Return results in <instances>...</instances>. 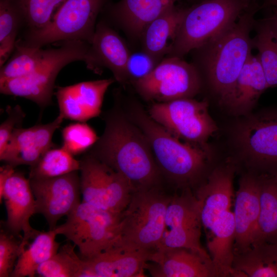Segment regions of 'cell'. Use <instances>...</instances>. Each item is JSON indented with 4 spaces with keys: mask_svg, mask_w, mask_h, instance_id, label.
I'll return each instance as SVG.
<instances>
[{
    "mask_svg": "<svg viewBox=\"0 0 277 277\" xmlns=\"http://www.w3.org/2000/svg\"><path fill=\"white\" fill-rule=\"evenodd\" d=\"M115 103L104 113V131L88 152L124 176L134 192L162 186L163 177L147 137Z\"/></svg>",
    "mask_w": 277,
    "mask_h": 277,
    "instance_id": "obj_1",
    "label": "cell"
},
{
    "mask_svg": "<svg viewBox=\"0 0 277 277\" xmlns=\"http://www.w3.org/2000/svg\"><path fill=\"white\" fill-rule=\"evenodd\" d=\"M127 114L147 137L163 179L175 188L194 191L216 165L208 144H193L176 137L137 102H131Z\"/></svg>",
    "mask_w": 277,
    "mask_h": 277,
    "instance_id": "obj_2",
    "label": "cell"
},
{
    "mask_svg": "<svg viewBox=\"0 0 277 277\" xmlns=\"http://www.w3.org/2000/svg\"><path fill=\"white\" fill-rule=\"evenodd\" d=\"M260 6L253 2L226 30L192 50V63L220 105L252 54L250 33Z\"/></svg>",
    "mask_w": 277,
    "mask_h": 277,
    "instance_id": "obj_3",
    "label": "cell"
},
{
    "mask_svg": "<svg viewBox=\"0 0 277 277\" xmlns=\"http://www.w3.org/2000/svg\"><path fill=\"white\" fill-rule=\"evenodd\" d=\"M171 197L162 186L134 192L121 214L115 238L109 248L129 251L156 249L164 233Z\"/></svg>",
    "mask_w": 277,
    "mask_h": 277,
    "instance_id": "obj_4",
    "label": "cell"
},
{
    "mask_svg": "<svg viewBox=\"0 0 277 277\" xmlns=\"http://www.w3.org/2000/svg\"><path fill=\"white\" fill-rule=\"evenodd\" d=\"M232 129L238 167L258 173H277V107H269L238 117Z\"/></svg>",
    "mask_w": 277,
    "mask_h": 277,
    "instance_id": "obj_5",
    "label": "cell"
},
{
    "mask_svg": "<svg viewBox=\"0 0 277 277\" xmlns=\"http://www.w3.org/2000/svg\"><path fill=\"white\" fill-rule=\"evenodd\" d=\"M254 1L202 0L188 7L167 56L183 58L233 24Z\"/></svg>",
    "mask_w": 277,
    "mask_h": 277,
    "instance_id": "obj_6",
    "label": "cell"
},
{
    "mask_svg": "<svg viewBox=\"0 0 277 277\" xmlns=\"http://www.w3.org/2000/svg\"><path fill=\"white\" fill-rule=\"evenodd\" d=\"M84 62L90 69V44L82 41L63 42L58 48L50 49L44 62L31 73L19 77L0 80V92L5 95L22 97L44 109L52 103L56 77L67 64Z\"/></svg>",
    "mask_w": 277,
    "mask_h": 277,
    "instance_id": "obj_7",
    "label": "cell"
},
{
    "mask_svg": "<svg viewBox=\"0 0 277 277\" xmlns=\"http://www.w3.org/2000/svg\"><path fill=\"white\" fill-rule=\"evenodd\" d=\"M108 0H66L51 22L39 30H29L24 45L41 48L58 41H82L90 44L96 18Z\"/></svg>",
    "mask_w": 277,
    "mask_h": 277,
    "instance_id": "obj_8",
    "label": "cell"
},
{
    "mask_svg": "<svg viewBox=\"0 0 277 277\" xmlns=\"http://www.w3.org/2000/svg\"><path fill=\"white\" fill-rule=\"evenodd\" d=\"M121 214L82 201L67 215L66 222L54 230L78 247L82 259H89L111 245Z\"/></svg>",
    "mask_w": 277,
    "mask_h": 277,
    "instance_id": "obj_9",
    "label": "cell"
},
{
    "mask_svg": "<svg viewBox=\"0 0 277 277\" xmlns=\"http://www.w3.org/2000/svg\"><path fill=\"white\" fill-rule=\"evenodd\" d=\"M132 84L144 100L154 103L193 98L203 86L194 65L176 56L164 57L149 74Z\"/></svg>",
    "mask_w": 277,
    "mask_h": 277,
    "instance_id": "obj_10",
    "label": "cell"
},
{
    "mask_svg": "<svg viewBox=\"0 0 277 277\" xmlns=\"http://www.w3.org/2000/svg\"><path fill=\"white\" fill-rule=\"evenodd\" d=\"M208 108L206 100L183 98L153 103L148 114L176 137L185 142L205 145L218 130Z\"/></svg>",
    "mask_w": 277,
    "mask_h": 277,
    "instance_id": "obj_11",
    "label": "cell"
},
{
    "mask_svg": "<svg viewBox=\"0 0 277 277\" xmlns=\"http://www.w3.org/2000/svg\"><path fill=\"white\" fill-rule=\"evenodd\" d=\"M80 171L82 202L122 214L134 192L129 181L88 152L80 160Z\"/></svg>",
    "mask_w": 277,
    "mask_h": 277,
    "instance_id": "obj_12",
    "label": "cell"
},
{
    "mask_svg": "<svg viewBox=\"0 0 277 277\" xmlns=\"http://www.w3.org/2000/svg\"><path fill=\"white\" fill-rule=\"evenodd\" d=\"M202 227L198 203L191 189L171 195L165 219L163 236L157 248L184 247L207 256L200 238Z\"/></svg>",
    "mask_w": 277,
    "mask_h": 277,
    "instance_id": "obj_13",
    "label": "cell"
},
{
    "mask_svg": "<svg viewBox=\"0 0 277 277\" xmlns=\"http://www.w3.org/2000/svg\"><path fill=\"white\" fill-rule=\"evenodd\" d=\"M77 172L48 179H29L35 200L36 212L44 216L49 230L54 229L57 221L81 202Z\"/></svg>",
    "mask_w": 277,
    "mask_h": 277,
    "instance_id": "obj_14",
    "label": "cell"
},
{
    "mask_svg": "<svg viewBox=\"0 0 277 277\" xmlns=\"http://www.w3.org/2000/svg\"><path fill=\"white\" fill-rule=\"evenodd\" d=\"M238 166L231 157L216 164L194 190L202 227L206 233L223 214L230 210Z\"/></svg>",
    "mask_w": 277,
    "mask_h": 277,
    "instance_id": "obj_15",
    "label": "cell"
},
{
    "mask_svg": "<svg viewBox=\"0 0 277 277\" xmlns=\"http://www.w3.org/2000/svg\"><path fill=\"white\" fill-rule=\"evenodd\" d=\"M64 119L60 115L52 122L24 128L14 129L0 160L15 167L35 164L49 149L55 147L52 137Z\"/></svg>",
    "mask_w": 277,
    "mask_h": 277,
    "instance_id": "obj_16",
    "label": "cell"
},
{
    "mask_svg": "<svg viewBox=\"0 0 277 277\" xmlns=\"http://www.w3.org/2000/svg\"><path fill=\"white\" fill-rule=\"evenodd\" d=\"M260 173L246 171L239 179L233 212L234 255L246 251L252 246L260 213Z\"/></svg>",
    "mask_w": 277,
    "mask_h": 277,
    "instance_id": "obj_17",
    "label": "cell"
},
{
    "mask_svg": "<svg viewBox=\"0 0 277 277\" xmlns=\"http://www.w3.org/2000/svg\"><path fill=\"white\" fill-rule=\"evenodd\" d=\"M145 269L154 277H214L210 256L184 247L155 249Z\"/></svg>",
    "mask_w": 277,
    "mask_h": 277,
    "instance_id": "obj_18",
    "label": "cell"
},
{
    "mask_svg": "<svg viewBox=\"0 0 277 277\" xmlns=\"http://www.w3.org/2000/svg\"><path fill=\"white\" fill-rule=\"evenodd\" d=\"M115 79L83 82L57 87L55 93L59 115L64 119L86 122L101 114L105 94Z\"/></svg>",
    "mask_w": 277,
    "mask_h": 277,
    "instance_id": "obj_19",
    "label": "cell"
},
{
    "mask_svg": "<svg viewBox=\"0 0 277 277\" xmlns=\"http://www.w3.org/2000/svg\"><path fill=\"white\" fill-rule=\"evenodd\" d=\"M3 199L7 211L6 230L15 236L23 232L22 242L27 245L38 232L30 224V219L36 212L35 200L29 179L21 172L8 178L4 187Z\"/></svg>",
    "mask_w": 277,
    "mask_h": 277,
    "instance_id": "obj_20",
    "label": "cell"
},
{
    "mask_svg": "<svg viewBox=\"0 0 277 277\" xmlns=\"http://www.w3.org/2000/svg\"><path fill=\"white\" fill-rule=\"evenodd\" d=\"M90 44L91 70L100 73L103 68H107L115 81L122 84L127 82L126 65L130 52L121 36L108 24L101 21L96 26Z\"/></svg>",
    "mask_w": 277,
    "mask_h": 277,
    "instance_id": "obj_21",
    "label": "cell"
},
{
    "mask_svg": "<svg viewBox=\"0 0 277 277\" xmlns=\"http://www.w3.org/2000/svg\"><path fill=\"white\" fill-rule=\"evenodd\" d=\"M269 88L258 56L252 54L221 106L234 116L247 115L252 112L261 95Z\"/></svg>",
    "mask_w": 277,
    "mask_h": 277,
    "instance_id": "obj_22",
    "label": "cell"
},
{
    "mask_svg": "<svg viewBox=\"0 0 277 277\" xmlns=\"http://www.w3.org/2000/svg\"><path fill=\"white\" fill-rule=\"evenodd\" d=\"M152 252L108 248L92 258L83 259L84 277L144 276Z\"/></svg>",
    "mask_w": 277,
    "mask_h": 277,
    "instance_id": "obj_23",
    "label": "cell"
},
{
    "mask_svg": "<svg viewBox=\"0 0 277 277\" xmlns=\"http://www.w3.org/2000/svg\"><path fill=\"white\" fill-rule=\"evenodd\" d=\"M179 0H121L110 7L114 23L130 37L140 39L146 26Z\"/></svg>",
    "mask_w": 277,
    "mask_h": 277,
    "instance_id": "obj_24",
    "label": "cell"
},
{
    "mask_svg": "<svg viewBox=\"0 0 277 277\" xmlns=\"http://www.w3.org/2000/svg\"><path fill=\"white\" fill-rule=\"evenodd\" d=\"M187 8L175 5L149 23L140 38L142 49L160 61L166 57Z\"/></svg>",
    "mask_w": 277,
    "mask_h": 277,
    "instance_id": "obj_25",
    "label": "cell"
},
{
    "mask_svg": "<svg viewBox=\"0 0 277 277\" xmlns=\"http://www.w3.org/2000/svg\"><path fill=\"white\" fill-rule=\"evenodd\" d=\"M214 276H231L234 260L235 224L233 212L220 216L206 232Z\"/></svg>",
    "mask_w": 277,
    "mask_h": 277,
    "instance_id": "obj_26",
    "label": "cell"
},
{
    "mask_svg": "<svg viewBox=\"0 0 277 277\" xmlns=\"http://www.w3.org/2000/svg\"><path fill=\"white\" fill-rule=\"evenodd\" d=\"M260 174V213L252 246L277 244V173Z\"/></svg>",
    "mask_w": 277,
    "mask_h": 277,
    "instance_id": "obj_27",
    "label": "cell"
},
{
    "mask_svg": "<svg viewBox=\"0 0 277 277\" xmlns=\"http://www.w3.org/2000/svg\"><path fill=\"white\" fill-rule=\"evenodd\" d=\"M231 276L277 277V244L253 245L234 255Z\"/></svg>",
    "mask_w": 277,
    "mask_h": 277,
    "instance_id": "obj_28",
    "label": "cell"
},
{
    "mask_svg": "<svg viewBox=\"0 0 277 277\" xmlns=\"http://www.w3.org/2000/svg\"><path fill=\"white\" fill-rule=\"evenodd\" d=\"M57 235L54 229L38 231L22 251L10 276H34L37 268L58 251L60 244L56 241Z\"/></svg>",
    "mask_w": 277,
    "mask_h": 277,
    "instance_id": "obj_29",
    "label": "cell"
},
{
    "mask_svg": "<svg viewBox=\"0 0 277 277\" xmlns=\"http://www.w3.org/2000/svg\"><path fill=\"white\" fill-rule=\"evenodd\" d=\"M253 47L260 60L269 88L277 86V23L271 15L255 21Z\"/></svg>",
    "mask_w": 277,
    "mask_h": 277,
    "instance_id": "obj_30",
    "label": "cell"
},
{
    "mask_svg": "<svg viewBox=\"0 0 277 277\" xmlns=\"http://www.w3.org/2000/svg\"><path fill=\"white\" fill-rule=\"evenodd\" d=\"M24 16L18 0H0V66L15 47V39Z\"/></svg>",
    "mask_w": 277,
    "mask_h": 277,
    "instance_id": "obj_31",
    "label": "cell"
},
{
    "mask_svg": "<svg viewBox=\"0 0 277 277\" xmlns=\"http://www.w3.org/2000/svg\"><path fill=\"white\" fill-rule=\"evenodd\" d=\"M80 160L62 147L52 148L47 151L34 164L30 166L29 179L55 177L80 171Z\"/></svg>",
    "mask_w": 277,
    "mask_h": 277,
    "instance_id": "obj_32",
    "label": "cell"
},
{
    "mask_svg": "<svg viewBox=\"0 0 277 277\" xmlns=\"http://www.w3.org/2000/svg\"><path fill=\"white\" fill-rule=\"evenodd\" d=\"M70 242L60 247L57 252L42 264L36 274L42 277H84L85 263Z\"/></svg>",
    "mask_w": 277,
    "mask_h": 277,
    "instance_id": "obj_33",
    "label": "cell"
},
{
    "mask_svg": "<svg viewBox=\"0 0 277 277\" xmlns=\"http://www.w3.org/2000/svg\"><path fill=\"white\" fill-rule=\"evenodd\" d=\"M12 57L1 67L0 80L26 75L33 71L47 57L50 49L31 47L16 42Z\"/></svg>",
    "mask_w": 277,
    "mask_h": 277,
    "instance_id": "obj_34",
    "label": "cell"
},
{
    "mask_svg": "<svg viewBox=\"0 0 277 277\" xmlns=\"http://www.w3.org/2000/svg\"><path fill=\"white\" fill-rule=\"evenodd\" d=\"M29 30L43 28L66 0H18Z\"/></svg>",
    "mask_w": 277,
    "mask_h": 277,
    "instance_id": "obj_35",
    "label": "cell"
},
{
    "mask_svg": "<svg viewBox=\"0 0 277 277\" xmlns=\"http://www.w3.org/2000/svg\"><path fill=\"white\" fill-rule=\"evenodd\" d=\"M62 147L72 155L88 151L98 137L94 130L86 122L70 124L62 130Z\"/></svg>",
    "mask_w": 277,
    "mask_h": 277,
    "instance_id": "obj_36",
    "label": "cell"
},
{
    "mask_svg": "<svg viewBox=\"0 0 277 277\" xmlns=\"http://www.w3.org/2000/svg\"><path fill=\"white\" fill-rule=\"evenodd\" d=\"M7 230L0 232V277L10 276L17 260L25 248L21 240Z\"/></svg>",
    "mask_w": 277,
    "mask_h": 277,
    "instance_id": "obj_37",
    "label": "cell"
},
{
    "mask_svg": "<svg viewBox=\"0 0 277 277\" xmlns=\"http://www.w3.org/2000/svg\"><path fill=\"white\" fill-rule=\"evenodd\" d=\"M161 61L143 49L130 52L126 65L127 82L132 84L147 76Z\"/></svg>",
    "mask_w": 277,
    "mask_h": 277,
    "instance_id": "obj_38",
    "label": "cell"
},
{
    "mask_svg": "<svg viewBox=\"0 0 277 277\" xmlns=\"http://www.w3.org/2000/svg\"><path fill=\"white\" fill-rule=\"evenodd\" d=\"M6 112L7 117L0 125V154L6 147L14 129L22 126L26 116L21 107L18 105L13 107L8 106Z\"/></svg>",
    "mask_w": 277,
    "mask_h": 277,
    "instance_id": "obj_39",
    "label": "cell"
},
{
    "mask_svg": "<svg viewBox=\"0 0 277 277\" xmlns=\"http://www.w3.org/2000/svg\"><path fill=\"white\" fill-rule=\"evenodd\" d=\"M14 167L6 164L0 168V202L2 203L5 184L8 178L14 172Z\"/></svg>",
    "mask_w": 277,
    "mask_h": 277,
    "instance_id": "obj_40",
    "label": "cell"
},
{
    "mask_svg": "<svg viewBox=\"0 0 277 277\" xmlns=\"http://www.w3.org/2000/svg\"><path fill=\"white\" fill-rule=\"evenodd\" d=\"M277 4V0H266L264 2L263 7H272L275 4Z\"/></svg>",
    "mask_w": 277,
    "mask_h": 277,
    "instance_id": "obj_41",
    "label": "cell"
},
{
    "mask_svg": "<svg viewBox=\"0 0 277 277\" xmlns=\"http://www.w3.org/2000/svg\"><path fill=\"white\" fill-rule=\"evenodd\" d=\"M273 8V12L271 16L277 23V4L272 7Z\"/></svg>",
    "mask_w": 277,
    "mask_h": 277,
    "instance_id": "obj_42",
    "label": "cell"
},
{
    "mask_svg": "<svg viewBox=\"0 0 277 277\" xmlns=\"http://www.w3.org/2000/svg\"><path fill=\"white\" fill-rule=\"evenodd\" d=\"M248 1H254V0H248Z\"/></svg>",
    "mask_w": 277,
    "mask_h": 277,
    "instance_id": "obj_43",
    "label": "cell"
}]
</instances>
